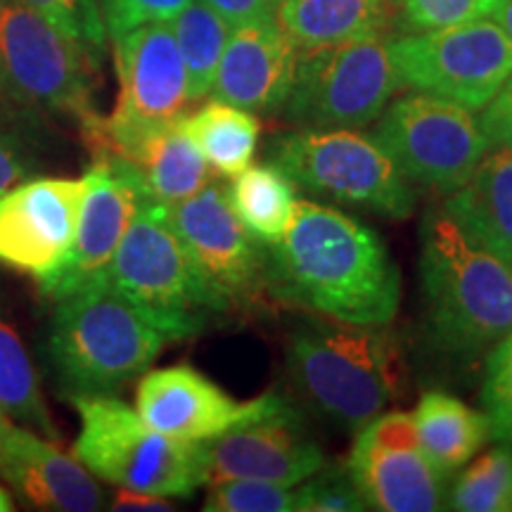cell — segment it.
<instances>
[{
  "instance_id": "obj_33",
  "label": "cell",
  "mask_w": 512,
  "mask_h": 512,
  "mask_svg": "<svg viewBox=\"0 0 512 512\" xmlns=\"http://www.w3.org/2000/svg\"><path fill=\"white\" fill-rule=\"evenodd\" d=\"M294 510L302 512H361L366 501L351 482L347 467H320L294 491Z\"/></svg>"
},
{
  "instance_id": "obj_40",
  "label": "cell",
  "mask_w": 512,
  "mask_h": 512,
  "mask_svg": "<svg viewBox=\"0 0 512 512\" xmlns=\"http://www.w3.org/2000/svg\"><path fill=\"white\" fill-rule=\"evenodd\" d=\"M491 19H496V22L501 24L503 31L510 36V41H512V0H498Z\"/></svg>"
},
{
  "instance_id": "obj_32",
  "label": "cell",
  "mask_w": 512,
  "mask_h": 512,
  "mask_svg": "<svg viewBox=\"0 0 512 512\" xmlns=\"http://www.w3.org/2000/svg\"><path fill=\"white\" fill-rule=\"evenodd\" d=\"M482 403L491 425V439L512 444V332L498 339L486 358Z\"/></svg>"
},
{
  "instance_id": "obj_36",
  "label": "cell",
  "mask_w": 512,
  "mask_h": 512,
  "mask_svg": "<svg viewBox=\"0 0 512 512\" xmlns=\"http://www.w3.org/2000/svg\"><path fill=\"white\" fill-rule=\"evenodd\" d=\"M479 128H482L489 150L505 147L512 152V76L482 110Z\"/></svg>"
},
{
  "instance_id": "obj_29",
  "label": "cell",
  "mask_w": 512,
  "mask_h": 512,
  "mask_svg": "<svg viewBox=\"0 0 512 512\" xmlns=\"http://www.w3.org/2000/svg\"><path fill=\"white\" fill-rule=\"evenodd\" d=\"M446 508L460 512H512V448L501 444L460 472Z\"/></svg>"
},
{
  "instance_id": "obj_4",
  "label": "cell",
  "mask_w": 512,
  "mask_h": 512,
  "mask_svg": "<svg viewBox=\"0 0 512 512\" xmlns=\"http://www.w3.org/2000/svg\"><path fill=\"white\" fill-rule=\"evenodd\" d=\"M166 337L102 278L57 302L50 358L67 392L107 394L143 375Z\"/></svg>"
},
{
  "instance_id": "obj_31",
  "label": "cell",
  "mask_w": 512,
  "mask_h": 512,
  "mask_svg": "<svg viewBox=\"0 0 512 512\" xmlns=\"http://www.w3.org/2000/svg\"><path fill=\"white\" fill-rule=\"evenodd\" d=\"M202 510L207 512H290L294 510L292 486L261 479H226L209 484Z\"/></svg>"
},
{
  "instance_id": "obj_28",
  "label": "cell",
  "mask_w": 512,
  "mask_h": 512,
  "mask_svg": "<svg viewBox=\"0 0 512 512\" xmlns=\"http://www.w3.org/2000/svg\"><path fill=\"white\" fill-rule=\"evenodd\" d=\"M171 22L188 74L190 102H200L211 93V83L233 27L204 0H190Z\"/></svg>"
},
{
  "instance_id": "obj_15",
  "label": "cell",
  "mask_w": 512,
  "mask_h": 512,
  "mask_svg": "<svg viewBox=\"0 0 512 512\" xmlns=\"http://www.w3.org/2000/svg\"><path fill=\"white\" fill-rule=\"evenodd\" d=\"M202 448L204 484L261 479L294 486L328 465L323 448L306 434L302 418L280 394L264 413L204 441Z\"/></svg>"
},
{
  "instance_id": "obj_26",
  "label": "cell",
  "mask_w": 512,
  "mask_h": 512,
  "mask_svg": "<svg viewBox=\"0 0 512 512\" xmlns=\"http://www.w3.org/2000/svg\"><path fill=\"white\" fill-rule=\"evenodd\" d=\"M185 131L200 147L211 169L233 178L254 159L261 124L242 107L211 100L185 117Z\"/></svg>"
},
{
  "instance_id": "obj_12",
  "label": "cell",
  "mask_w": 512,
  "mask_h": 512,
  "mask_svg": "<svg viewBox=\"0 0 512 512\" xmlns=\"http://www.w3.org/2000/svg\"><path fill=\"white\" fill-rule=\"evenodd\" d=\"M373 138L408 181L439 195L456 192L489 150L470 110L427 93L389 102Z\"/></svg>"
},
{
  "instance_id": "obj_11",
  "label": "cell",
  "mask_w": 512,
  "mask_h": 512,
  "mask_svg": "<svg viewBox=\"0 0 512 512\" xmlns=\"http://www.w3.org/2000/svg\"><path fill=\"white\" fill-rule=\"evenodd\" d=\"M91 48L19 0H0V74L19 98L86 126L93 102Z\"/></svg>"
},
{
  "instance_id": "obj_16",
  "label": "cell",
  "mask_w": 512,
  "mask_h": 512,
  "mask_svg": "<svg viewBox=\"0 0 512 512\" xmlns=\"http://www.w3.org/2000/svg\"><path fill=\"white\" fill-rule=\"evenodd\" d=\"M83 181L86 192L72 249L64 264L41 283L43 294L55 302L107 278L119 242L140 204L147 202L136 174L117 157H93Z\"/></svg>"
},
{
  "instance_id": "obj_10",
  "label": "cell",
  "mask_w": 512,
  "mask_h": 512,
  "mask_svg": "<svg viewBox=\"0 0 512 512\" xmlns=\"http://www.w3.org/2000/svg\"><path fill=\"white\" fill-rule=\"evenodd\" d=\"M119 98L110 117L98 114L81 126L93 157L114 155L152 128L174 124L188 114V74L169 22H155L114 38Z\"/></svg>"
},
{
  "instance_id": "obj_34",
  "label": "cell",
  "mask_w": 512,
  "mask_h": 512,
  "mask_svg": "<svg viewBox=\"0 0 512 512\" xmlns=\"http://www.w3.org/2000/svg\"><path fill=\"white\" fill-rule=\"evenodd\" d=\"M27 8L36 10L48 22H53L64 34L81 41L91 50H100L105 38V24L100 22V12L95 0H19Z\"/></svg>"
},
{
  "instance_id": "obj_30",
  "label": "cell",
  "mask_w": 512,
  "mask_h": 512,
  "mask_svg": "<svg viewBox=\"0 0 512 512\" xmlns=\"http://www.w3.org/2000/svg\"><path fill=\"white\" fill-rule=\"evenodd\" d=\"M496 3L498 0H392L396 31L401 34H420L491 17Z\"/></svg>"
},
{
  "instance_id": "obj_41",
  "label": "cell",
  "mask_w": 512,
  "mask_h": 512,
  "mask_svg": "<svg viewBox=\"0 0 512 512\" xmlns=\"http://www.w3.org/2000/svg\"><path fill=\"white\" fill-rule=\"evenodd\" d=\"M15 510V505H12V498L8 496V491L0 489V512H10Z\"/></svg>"
},
{
  "instance_id": "obj_20",
  "label": "cell",
  "mask_w": 512,
  "mask_h": 512,
  "mask_svg": "<svg viewBox=\"0 0 512 512\" xmlns=\"http://www.w3.org/2000/svg\"><path fill=\"white\" fill-rule=\"evenodd\" d=\"M0 477L38 510L93 512L105 503L95 477L53 439L0 415Z\"/></svg>"
},
{
  "instance_id": "obj_18",
  "label": "cell",
  "mask_w": 512,
  "mask_h": 512,
  "mask_svg": "<svg viewBox=\"0 0 512 512\" xmlns=\"http://www.w3.org/2000/svg\"><path fill=\"white\" fill-rule=\"evenodd\" d=\"M278 394L238 401L192 366L150 370L138 384L136 411L147 425L178 441L204 444L242 420L261 415Z\"/></svg>"
},
{
  "instance_id": "obj_39",
  "label": "cell",
  "mask_w": 512,
  "mask_h": 512,
  "mask_svg": "<svg viewBox=\"0 0 512 512\" xmlns=\"http://www.w3.org/2000/svg\"><path fill=\"white\" fill-rule=\"evenodd\" d=\"M112 510L169 512V510H174V505L169 503V498L152 496V494H140V491H131V489H121L117 498L112 501Z\"/></svg>"
},
{
  "instance_id": "obj_6",
  "label": "cell",
  "mask_w": 512,
  "mask_h": 512,
  "mask_svg": "<svg viewBox=\"0 0 512 512\" xmlns=\"http://www.w3.org/2000/svg\"><path fill=\"white\" fill-rule=\"evenodd\" d=\"M107 280L166 342L200 335L221 306L192 266L164 207L143 202L119 242Z\"/></svg>"
},
{
  "instance_id": "obj_13",
  "label": "cell",
  "mask_w": 512,
  "mask_h": 512,
  "mask_svg": "<svg viewBox=\"0 0 512 512\" xmlns=\"http://www.w3.org/2000/svg\"><path fill=\"white\" fill-rule=\"evenodd\" d=\"M164 214L221 313L266 304L268 247L242 226L223 185L207 183L188 200L164 207Z\"/></svg>"
},
{
  "instance_id": "obj_37",
  "label": "cell",
  "mask_w": 512,
  "mask_h": 512,
  "mask_svg": "<svg viewBox=\"0 0 512 512\" xmlns=\"http://www.w3.org/2000/svg\"><path fill=\"white\" fill-rule=\"evenodd\" d=\"M204 3L219 12L230 27H240L256 19L275 17L280 0H204Z\"/></svg>"
},
{
  "instance_id": "obj_23",
  "label": "cell",
  "mask_w": 512,
  "mask_h": 512,
  "mask_svg": "<svg viewBox=\"0 0 512 512\" xmlns=\"http://www.w3.org/2000/svg\"><path fill=\"white\" fill-rule=\"evenodd\" d=\"M275 22L299 50L396 31L392 0H280Z\"/></svg>"
},
{
  "instance_id": "obj_8",
  "label": "cell",
  "mask_w": 512,
  "mask_h": 512,
  "mask_svg": "<svg viewBox=\"0 0 512 512\" xmlns=\"http://www.w3.org/2000/svg\"><path fill=\"white\" fill-rule=\"evenodd\" d=\"M387 43L370 36L299 50L285 119L299 131L363 128L380 119L401 91Z\"/></svg>"
},
{
  "instance_id": "obj_24",
  "label": "cell",
  "mask_w": 512,
  "mask_h": 512,
  "mask_svg": "<svg viewBox=\"0 0 512 512\" xmlns=\"http://www.w3.org/2000/svg\"><path fill=\"white\" fill-rule=\"evenodd\" d=\"M413 420L427 458L446 477L456 475L491 439V425L484 413L439 389L420 396Z\"/></svg>"
},
{
  "instance_id": "obj_14",
  "label": "cell",
  "mask_w": 512,
  "mask_h": 512,
  "mask_svg": "<svg viewBox=\"0 0 512 512\" xmlns=\"http://www.w3.org/2000/svg\"><path fill=\"white\" fill-rule=\"evenodd\" d=\"M356 434L347 472L368 510L434 512L446 508L448 477L427 458L413 413H380Z\"/></svg>"
},
{
  "instance_id": "obj_38",
  "label": "cell",
  "mask_w": 512,
  "mask_h": 512,
  "mask_svg": "<svg viewBox=\"0 0 512 512\" xmlns=\"http://www.w3.org/2000/svg\"><path fill=\"white\" fill-rule=\"evenodd\" d=\"M29 164L8 131L0 126V197L15 188L27 176Z\"/></svg>"
},
{
  "instance_id": "obj_2",
  "label": "cell",
  "mask_w": 512,
  "mask_h": 512,
  "mask_svg": "<svg viewBox=\"0 0 512 512\" xmlns=\"http://www.w3.org/2000/svg\"><path fill=\"white\" fill-rule=\"evenodd\" d=\"M420 238L432 342L448 356L475 361L512 332V264L472 240L444 207L425 216Z\"/></svg>"
},
{
  "instance_id": "obj_7",
  "label": "cell",
  "mask_w": 512,
  "mask_h": 512,
  "mask_svg": "<svg viewBox=\"0 0 512 512\" xmlns=\"http://www.w3.org/2000/svg\"><path fill=\"white\" fill-rule=\"evenodd\" d=\"M271 164L294 188L344 207L408 219L415 211V190L394 159L373 136L356 128L297 131L273 140Z\"/></svg>"
},
{
  "instance_id": "obj_19",
  "label": "cell",
  "mask_w": 512,
  "mask_h": 512,
  "mask_svg": "<svg viewBox=\"0 0 512 512\" xmlns=\"http://www.w3.org/2000/svg\"><path fill=\"white\" fill-rule=\"evenodd\" d=\"M299 48L275 17L233 27L216 69L214 100L252 114L283 112L297 74Z\"/></svg>"
},
{
  "instance_id": "obj_9",
  "label": "cell",
  "mask_w": 512,
  "mask_h": 512,
  "mask_svg": "<svg viewBox=\"0 0 512 512\" xmlns=\"http://www.w3.org/2000/svg\"><path fill=\"white\" fill-rule=\"evenodd\" d=\"M387 50L401 88L470 112L484 110L512 76V41L491 17L394 36Z\"/></svg>"
},
{
  "instance_id": "obj_1",
  "label": "cell",
  "mask_w": 512,
  "mask_h": 512,
  "mask_svg": "<svg viewBox=\"0 0 512 512\" xmlns=\"http://www.w3.org/2000/svg\"><path fill=\"white\" fill-rule=\"evenodd\" d=\"M273 299L356 325H389L401 273L380 235L335 207L297 200L283 240L268 247Z\"/></svg>"
},
{
  "instance_id": "obj_17",
  "label": "cell",
  "mask_w": 512,
  "mask_h": 512,
  "mask_svg": "<svg viewBox=\"0 0 512 512\" xmlns=\"http://www.w3.org/2000/svg\"><path fill=\"white\" fill-rule=\"evenodd\" d=\"M83 178H34L0 197V264L46 283L79 226Z\"/></svg>"
},
{
  "instance_id": "obj_21",
  "label": "cell",
  "mask_w": 512,
  "mask_h": 512,
  "mask_svg": "<svg viewBox=\"0 0 512 512\" xmlns=\"http://www.w3.org/2000/svg\"><path fill=\"white\" fill-rule=\"evenodd\" d=\"M185 117L174 124L152 128L119 147L114 155H107L117 157L136 174L147 202L171 207L188 200L211 181V166L185 131Z\"/></svg>"
},
{
  "instance_id": "obj_22",
  "label": "cell",
  "mask_w": 512,
  "mask_h": 512,
  "mask_svg": "<svg viewBox=\"0 0 512 512\" xmlns=\"http://www.w3.org/2000/svg\"><path fill=\"white\" fill-rule=\"evenodd\" d=\"M446 197V214L472 240L512 264V152L486 150L470 178Z\"/></svg>"
},
{
  "instance_id": "obj_27",
  "label": "cell",
  "mask_w": 512,
  "mask_h": 512,
  "mask_svg": "<svg viewBox=\"0 0 512 512\" xmlns=\"http://www.w3.org/2000/svg\"><path fill=\"white\" fill-rule=\"evenodd\" d=\"M0 415L57 441L60 434L41 394L29 351L15 328L0 316Z\"/></svg>"
},
{
  "instance_id": "obj_3",
  "label": "cell",
  "mask_w": 512,
  "mask_h": 512,
  "mask_svg": "<svg viewBox=\"0 0 512 512\" xmlns=\"http://www.w3.org/2000/svg\"><path fill=\"white\" fill-rule=\"evenodd\" d=\"M382 325L309 320L287 342V375L313 413L358 432L399 392V351Z\"/></svg>"
},
{
  "instance_id": "obj_5",
  "label": "cell",
  "mask_w": 512,
  "mask_h": 512,
  "mask_svg": "<svg viewBox=\"0 0 512 512\" xmlns=\"http://www.w3.org/2000/svg\"><path fill=\"white\" fill-rule=\"evenodd\" d=\"M69 403L81 420L72 453L91 475L162 498H190L204 484L202 444L166 437L114 396L72 394Z\"/></svg>"
},
{
  "instance_id": "obj_35",
  "label": "cell",
  "mask_w": 512,
  "mask_h": 512,
  "mask_svg": "<svg viewBox=\"0 0 512 512\" xmlns=\"http://www.w3.org/2000/svg\"><path fill=\"white\" fill-rule=\"evenodd\" d=\"M190 0H102V17L112 38L155 22H171Z\"/></svg>"
},
{
  "instance_id": "obj_25",
  "label": "cell",
  "mask_w": 512,
  "mask_h": 512,
  "mask_svg": "<svg viewBox=\"0 0 512 512\" xmlns=\"http://www.w3.org/2000/svg\"><path fill=\"white\" fill-rule=\"evenodd\" d=\"M228 202L254 240L271 247L290 228L297 192L275 164H252L235 174L226 188Z\"/></svg>"
}]
</instances>
